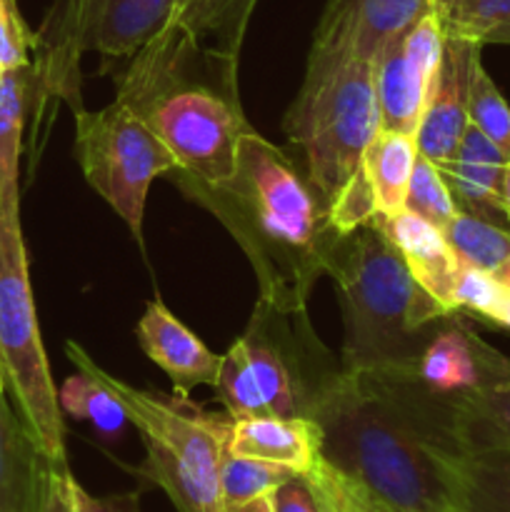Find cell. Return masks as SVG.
Wrapping results in <instances>:
<instances>
[{"mask_svg": "<svg viewBox=\"0 0 510 512\" xmlns=\"http://www.w3.org/2000/svg\"><path fill=\"white\" fill-rule=\"evenodd\" d=\"M320 458L378 512H453L465 453L453 403L403 370L338 368L310 393Z\"/></svg>", "mask_w": 510, "mask_h": 512, "instance_id": "obj_1", "label": "cell"}, {"mask_svg": "<svg viewBox=\"0 0 510 512\" xmlns=\"http://www.w3.org/2000/svg\"><path fill=\"white\" fill-rule=\"evenodd\" d=\"M178 183L238 240L258 275L260 300L283 315H303L343 238L308 173L250 128L228 183L205 185L185 173Z\"/></svg>", "mask_w": 510, "mask_h": 512, "instance_id": "obj_2", "label": "cell"}, {"mask_svg": "<svg viewBox=\"0 0 510 512\" xmlns=\"http://www.w3.org/2000/svg\"><path fill=\"white\" fill-rule=\"evenodd\" d=\"M328 275L338 288L345 338L340 368L380 373L415 363L445 318L375 223L343 235Z\"/></svg>", "mask_w": 510, "mask_h": 512, "instance_id": "obj_3", "label": "cell"}, {"mask_svg": "<svg viewBox=\"0 0 510 512\" xmlns=\"http://www.w3.org/2000/svg\"><path fill=\"white\" fill-rule=\"evenodd\" d=\"M285 130L303 150L305 173L328 205L338 233L348 235L373 223L378 213L363 173L365 150L380 130L373 60L350 58L305 68Z\"/></svg>", "mask_w": 510, "mask_h": 512, "instance_id": "obj_4", "label": "cell"}, {"mask_svg": "<svg viewBox=\"0 0 510 512\" xmlns=\"http://www.w3.org/2000/svg\"><path fill=\"white\" fill-rule=\"evenodd\" d=\"M65 350L78 373L95 380L140 433L145 445L140 478L158 485L178 512H230L220 480L230 420L203 413L178 395L165 398L113 378L73 340Z\"/></svg>", "mask_w": 510, "mask_h": 512, "instance_id": "obj_5", "label": "cell"}, {"mask_svg": "<svg viewBox=\"0 0 510 512\" xmlns=\"http://www.w3.org/2000/svg\"><path fill=\"white\" fill-rule=\"evenodd\" d=\"M0 385L13 395L40 458L68 468L65 423L30 288L20 198L0 200Z\"/></svg>", "mask_w": 510, "mask_h": 512, "instance_id": "obj_6", "label": "cell"}, {"mask_svg": "<svg viewBox=\"0 0 510 512\" xmlns=\"http://www.w3.org/2000/svg\"><path fill=\"white\" fill-rule=\"evenodd\" d=\"M75 160L90 188L123 218L143 245L148 190L155 178L178 173L163 140L130 105L113 100L103 110H75Z\"/></svg>", "mask_w": 510, "mask_h": 512, "instance_id": "obj_7", "label": "cell"}, {"mask_svg": "<svg viewBox=\"0 0 510 512\" xmlns=\"http://www.w3.org/2000/svg\"><path fill=\"white\" fill-rule=\"evenodd\" d=\"M140 115L178 160V173L205 185H223L235 175L240 138L250 130L238 95L203 83L173 85Z\"/></svg>", "mask_w": 510, "mask_h": 512, "instance_id": "obj_8", "label": "cell"}, {"mask_svg": "<svg viewBox=\"0 0 510 512\" xmlns=\"http://www.w3.org/2000/svg\"><path fill=\"white\" fill-rule=\"evenodd\" d=\"M445 50L443 20L435 10L390 40L373 60L380 130L415 135L433 93Z\"/></svg>", "mask_w": 510, "mask_h": 512, "instance_id": "obj_9", "label": "cell"}, {"mask_svg": "<svg viewBox=\"0 0 510 512\" xmlns=\"http://www.w3.org/2000/svg\"><path fill=\"white\" fill-rule=\"evenodd\" d=\"M435 0H328L315 28L308 68L350 58L375 60L380 50L430 13Z\"/></svg>", "mask_w": 510, "mask_h": 512, "instance_id": "obj_10", "label": "cell"}, {"mask_svg": "<svg viewBox=\"0 0 510 512\" xmlns=\"http://www.w3.org/2000/svg\"><path fill=\"white\" fill-rule=\"evenodd\" d=\"M480 48L483 43L478 40L445 35L443 63H440L433 93L425 105L418 133H415L418 153L438 168H443L453 158L470 123V85H473L475 65L483 63Z\"/></svg>", "mask_w": 510, "mask_h": 512, "instance_id": "obj_11", "label": "cell"}, {"mask_svg": "<svg viewBox=\"0 0 510 512\" xmlns=\"http://www.w3.org/2000/svg\"><path fill=\"white\" fill-rule=\"evenodd\" d=\"M135 335L143 353L170 378L173 395L190 400V393L200 385L218 388L223 355L205 348L203 340L185 328L160 298L145 305Z\"/></svg>", "mask_w": 510, "mask_h": 512, "instance_id": "obj_12", "label": "cell"}, {"mask_svg": "<svg viewBox=\"0 0 510 512\" xmlns=\"http://www.w3.org/2000/svg\"><path fill=\"white\" fill-rule=\"evenodd\" d=\"M478 385L455 395L460 440L470 450H510V358L473 333Z\"/></svg>", "mask_w": 510, "mask_h": 512, "instance_id": "obj_13", "label": "cell"}, {"mask_svg": "<svg viewBox=\"0 0 510 512\" xmlns=\"http://www.w3.org/2000/svg\"><path fill=\"white\" fill-rule=\"evenodd\" d=\"M373 223L393 243L420 288L428 290L445 310L455 313L453 285L460 258L450 248L443 230L405 208L388 218H375Z\"/></svg>", "mask_w": 510, "mask_h": 512, "instance_id": "obj_14", "label": "cell"}, {"mask_svg": "<svg viewBox=\"0 0 510 512\" xmlns=\"http://www.w3.org/2000/svg\"><path fill=\"white\" fill-rule=\"evenodd\" d=\"M225 450L305 475L320 458V430L310 418H230Z\"/></svg>", "mask_w": 510, "mask_h": 512, "instance_id": "obj_15", "label": "cell"}, {"mask_svg": "<svg viewBox=\"0 0 510 512\" xmlns=\"http://www.w3.org/2000/svg\"><path fill=\"white\" fill-rule=\"evenodd\" d=\"M508 155L490 143L473 123L465 128L453 158L440 168L458 210L510 228L500 203V180Z\"/></svg>", "mask_w": 510, "mask_h": 512, "instance_id": "obj_16", "label": "cell"}, {"mask_svg": "<svg viewBox=\"0 0 510 512\" xmlns=\"http://www.w3.org/2000/svg\"><path fill=\"white\" fill-rule=\"evenodd\" d=\"M395 370H408L418 383L445 398H455V395L475 388L478 385V360H475L473 350V330L463 328L455 315H450L440 323V328L435 330L415 363Z\"/></svg>", "mask_w": 510, "mask_h": 512, "instance_id": "obj_17", "label": "cell"}, {"mask_svg": "<svg viewBox=\"0 0 510 512\" xmlns=\"http://www.w3.org/2000/svg\"><path fill=\"white\" fill-rule=\"evenodd\" d=\"M40 458L23 418L10 408L0 385V512H33L38 498Z\"/></svg>", "mask_w": 510, "mask_h": 512, "instance_id": "obj_18", "label": "cell"}, {"mask_svg": "<svg viewBox=\"0 0 510 512\" xmlns=\"http://www.w3.org/2000/svg\"><path fill=\"white\" fill-rule=\"evenodd\" d=\"M415 135L378 130L363 158V173L375 203V218H388L405 208L410 175L418 160Z\"/></svg>", "mask_w": 510, "mask_h": 512, "instance_id": "obj_19", "label": "cell"}, {"mask_svg": "<svg viewBox=\"0 0 510 512\" xmlns=\"http://www.w3.org/2000/svg\"><path fill=\"white\" fill-rule=\"evenodd\" d=\"M453 512H510V450H470L455 463Z\"/></svg>", "mask_w": 510, "mask_h": 512, "instance_id": "obj_20", "label": "cell"}, {"mask_svg": "<svg viewBox=\"0 0 510 512\" xmlns=\"http://www.w3.org/2000/svg\"><path fill=\"white\" fill-rule=\"evenodd\" d=\"M30 95L33 68L5 70L0 78V200L20 198L18 165Z\"/></svg>", "mask_w": 510, "mask_h": 512, "instance_id": "obj_21", "label": "cell"}, {"mask_svg": "<svg viewBox=\"0 0 510 512\" xmlns=\"http://www.w3.org/2000/svg\"><path fill=\"white\" fill-rule=\"evenodd\" d=\"M450 248L463 263L495 273L510 258V228L458 210L443 228Z\"/></svg>", "mask_w": 510, "mask_h": 512, "instance_id": "obj_22", "label": "cell"}, {"mask_svg": "<svg viewBox=\"0 0 510 512\" xmlns=\"http://www.w3.org/2000/svg\"><path fill=\"white\" fill-rule=\"evenodd\" d=\"M295 475L298 473L280 468V465L253 458H238V455H230L225 450L223 470H220L225 505H228V510H233L258 498H268L285 480L295 478Z\"/></svg>", "mask_w": 510, "mask_h": 512, "instance_id": "obj_23", "label": "cell"}, {"mask_svg": "<svg viewBox=\"0 0 510 512\" xmlns=\"http://www.w3.org/2000/svg\"><path fill=\"white\" fill-rule=\"evenodd\" d=\"M215 393H218V400L225 405L230 418H260V415H268L263 395H260L258 383H255L253 368L248 363L243 338L235 340L228 353L223 355Z\"/></svg>", "mask_w": 510, "mask_h": 512, "instance_id": "obj_24", "label": "cell"}, {"mask_svg": "<svg viewBox=\"0 0 510 512\" xmlns=\"http://www.w3.org/2000/svg\"><path fill=\"white\" fill-rule=\"evenodd\" d=\"M405 210L420 215V218L428 220V223H433L440 230L458 213V205H455L453 193H450L448 180L443 178L438 165L430 163L423 155H418L413 175H410Z\"/></svg>", "mask_w": 510, "mask_h": 512, "instance_id": "obj_25", "label": "cell"}, {"mask_svg": "<svg viewBox=\"0 0 510 512\" xmlns=\"http://www.w3.org/2000/svg\"><path fill=\"white\" fill-rule=\"evenodd\" d=\"M468 120L510 158V105L493 83L483 63L475 65L470 85Z\"/></svg>", "mask_w": 510, "mask_h": 512, "instance_id": "obj_26", "label": "cell"}, {"mask_svg": "<svg viewBox=\"0 0 510 512\" xmlns=\"http://www.w3.org/2000/svg\"><path fill=\"white\" fill-rule=\"evenodd\" d=\"M58 398L60 408L68 410L73 418L90 420L95 428L105 430V433H115V430L123 428V423H128L123 408H120L95 380H90L88 375L83 373L73 375V378L63 385Z\"/></svg>", "mask_w": 510, "mask_h": 512, "instance_id": "obj_27", "label": "cell"}, {"mask_svg": "<svg viewBox=\"0 0 510 512\" xmlns=\"http://www.w3.org/2000/svg\"><path fill=\"white\" fill-rule=\"evenodd\" d=\"M505 285L495 278L488 270H480L475 265L463 263L460 260L458 275H455L453 285V305L455 313H468L478 315V318L490 320V315L495 313L498 303L505 295Z\"/></svg>", "mask_w": 510, "mask_h": 512, "instance_id": "obj_28", "label": "cell"}, {"mask_svg": "<svg viewBox=\"0 0 510 512\" xmlns=\"http://www.w3.org/2000/svg\"><path fill=\"white\" fill-rule=\"evenodd\" d=\"M440 20H443L445 35L483 43L490 30L510 23V0H460Z\"/></svg>", "mask_w": 510, "mask_h": 512, "instance_id": "obj_29", "label": "cell"}, {"mask_svg": "<svg viewBox=\"0 0 510 512\" xmlns=\"http://www.w3.org/2000/svg\"><path fill=\"white\" fill-rule=\"evenodd\" d=\"M315 498H318L323 512H378L373 505L365 503L323 458L313 465L310 473H305Z\"/></svg>", "mask_w": 510, "mask_h": 512, "instance_id": "obj_30", "label": "cell"}, {"mask_svg": "<svg viewBox=\"0 0 510 512\" xmlns=\"http://www.w3.org/2000/svg\"><path fill=\"white\" fill-rule=\"evenodd\" d=\"M35 35L30 33L15 0H0V65L3 70L30 65Z\"/></svg>", "mask_w": 510, "mask_h": 512, "instance_id": "obj_31", "label": "cell"}, {"mask_svg": "<svg viewBox=\"0 0 510 512\" xmlns=\"http://www.w3.org/2000/svg\"><path fill=\"white\" fill-rule=\"evenodd\" d=\"M70 480H73L70 468H58V465L43 463L33 512H75Z\"/></svg>", "mask_w": 510, "mask_h": 512, "instance_id": "obj_32", "label": "cell"}, {"mask_svg": "<svg viewBox=\"0 0 510 512\" xmlns=\"http://www.w3.org/2000/svg\"><path fill=\"white\" fill-rule=\"evenodd\" d=\"M273 510L275 512H323L305 475H295V478L285 480V483L275 490Z\"/></svg>", "mask_w": 510, "mask_h": 512, "instance_id": "obj_33", "label": "cell"}, {"mask_svg": "<svg viewBox=\"0 0 510 512\" xmlns=\"http://www.w3.org/2000/svg\"><path fill=\"white\" fill-rule=\"evenodd\" d=\"M70 493H73L75 512H140L135 495H108V498H98V495L88 493L75 480V475L70 480Z\"/></svg>", "mask_w": 510, "mask_h": 512, "instance_id": "obj_34", "label": "cell"}, {"mask_svg": "<svg viewBox=\"0 0 510 512\" xmlns=\"http://www.w3.org/2000/svg\"><path fill=\"white\" fill-rule=\"evenodd\" d=\"M488 323L500 325V328L510 330V290H505L503 300H500V303H498V308H495V313L490 315Z\"/></svg>", "mask_w": 510, "mask_h": 512, "instance_id": "obj_35", "label": "cell"}, {"mask_svg": "<svg viewBox=\"0 0 510 512\" xmlns=\"http://www.w3.org/2000/svg\"><path fill=\"white\" fill-rule=\"evenodd\" d=\"M500 203H503V213L510 223V158L503 168V180H500Z\"/></svg>", "mask_w": 510, "mask_h": 512, "instance_id": "obj_36", "label": "cell"}, {"mask_svg": "<svg viewBox=\"0 0 510 512\" xmlns=\"http://www.w3.org/2000/svg\"><path fill=\"white\" fill-rule=\"evenodd\" d=\"M230 512H275L273 510V495H268V498H258V500H253V503H245V505H240V508H233Z\"/></svg>", "mask_w": 510, "mask_h": 512, "instance_id": "obj_37", "label": "cell"}, {"mask_svg": "<svg viewBox=\"0 0 510 512\" xmlns=\"http://www.w3.org/2000/svg\"><path fill=\"white\" fill-rule=\"evenodd\" d=\"M488 43L510 45V23H503V25H498L495 30H490V33L485 35V40H483V45H488Z\"/></svg>", "mask_w": 510, "mask_h": 512, "instance_id": "obj_38", "label": "cell"}, {"mask_svg": "<svg viewBox=\"0 0 510 512\" xmlns=\"http://www.w3.org/2000/svg\"><path fill=\"white\" fill-rule=\"evenodd\" d=\"M495 278H498L500 280V283H503L505 285V288H508L510 290V258L508 260H505V263L503 265H500V268L498 270H495Z\"/></svg>", "mask_w": 510, "mask_h": 512, "instance_id": "obj_39", "label": "cell"}, {"mask_svg": "<svg viewBox=\"0 0 510 512\" xmlns=\"http://www.w3.org/2000/svg\"><path fill=\"white\" fill-rule=\"evenodd\" d=\"M458 3H460V0H435L433 10L440 15V18H443V15L448 13L450 8H455V5H458Z\"/></svg>", "mask_w": 510, "mask_h": 512, "instance_id": "obj_40", "label": "cell"}, {"mask_svg": "<svg viewBox=\"0 0 510 512\" xmlns=\"http://www.w3.org/2000/svg\"><path fill=\"white\" fill-rule=\"evenodd\" d=\"M3 73H5V70H3V65H0V78H3Z\"/></svg>", "mask_w": 510, "mask_h": 512, "instance_id": "obj_41", "label": "cell"}]
</instances>
